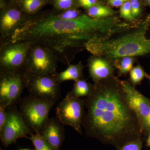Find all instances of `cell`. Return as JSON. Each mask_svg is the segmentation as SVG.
<instances>
[{"label":"cell","mask_w":150,"mask_h":150,"mask_svg":"<svg viewBox=\"0 0 150 150\" xmlns=\"http://www.w3.org/2000/svg\"><path fill=\"white\" fill-rule=\"evenodd\" d=\"M84 100L86 112L82 127L87 137L116 148L142 139L139 119L117 78L95 83L91 93Z\"/></svg>","instance_id":"1"},{"label":"cell","mask_w":150,"mask_h":150,"mask_svg":"<svg viewBox=\"0 0 150 150\" xmlns=\"http://www.w3.org/2000/svg\"><path fill=\"white\" fill-rule=\"evenodd\" d=\"M110 28L107 18H94L81 14L73 20L59 18L55 13L28 16L11 36L4 42H27L50 48L58 61L67 65L71 61L69 52L84 46L92 38L105 35Z\"/></svg>","instance_id":"2"},{"label":"cell","mask_w":150,"mask_h":150,"mask_svg":"<svg viewBox=\"0 0 150 150\" xmlns=\"http://www.w3.org/2000/svg\"><path fill=\"white\" fill-rule=\"evenodd\" d=\"M150 25V15L132 32L112 39L94 36L85 47L94 56L114 61L126 56H143L150 53V39L146 36Z\"/></svg>","instance_id":"3"},{"label":"cell","mask_w":150,"mask_h":150,"mask_svg":"<svg viewBox=\"0 0 150 150\" xmlns=\"http://www.w3.org/2000/svg\"><path fill=\"white\" fill-rule=\"evenodd\" d=\"M56 103L29 95L20 102V113L28 126L35 134H41L48 119L51 108Z\"/></svg>","instance_id":"4"},{"label":"cell","mask_w":150,"mask_h":150,"mask_svg":"<svg viewBox=\"0 0 150 150\" xmlns=\"http://www.w3.org/2000/svg\"><path fill=\"white\" fill-rule=\"evenodd\" d=\"M57 56L52 50L42 45H30L24 68L25 72L32 74H57Z\"/></svg>","instance_id":"5"},{"label":"cell","mask_w":150,"mask_h":150,"mask_svg":"<svg viewBox=\"0 0 150 150\" xmlns=\"http://www.w3.org/2000/svg\"><path fill=\"white\" fill-rule=\"evenodd\" d=\"M25 88L31 96L56 103L60 96L59 81L55 75L32 74L24 72Z\"/></svg>","instance_id":"6"},{"label":"cell","mask_w":150,"mask_h":150,"mask_svg":"<svg viewBox=\"0 0 150 150\" xmlns=\"http://www.w3.org/2000/svg\"><path fill=\"white\" fill-rule=\"evenodd\" d=\"M85 108L84 100L69 92L56 107V118L64 126H71L79 134H83L82 123Z\"/></svg>","instance_id":"7"},{"label":"cell","mask_w":150,"mask_h":150,"mask_svg":"<svg viewBox=\"0 0 150 150\" xmlns=\"http://www.w3.org/2000/svg\"><path fill=\"white\" fill-rule=\"evenodd\" d=\"M30 47L27 42L3 43L0 53L1 72L23 71Z\"/></svg>","instance_id":"8"},{"label":"cell","mask_w":150,"mask_h":150,"mask_svg":"<svg viewBox=\"0 0 150 150\" xmlns=\"http://www.w3.org/2000/svg\"><path fill=\"white\" fill-rule=\"evenodd\" d=\"M25 88L24 71L1 72L0 104L6 108L13 105Z\"/></svg>","instance_id":"9"},{"label":"cell","mask_w":150,"mask_h":150,"mask_svg":"<svg viewBox=\"0 0 150 150\" xmlns=\"http://www.w3.org/2000/svg\"><path fill=\"white\" fill-rule=\"evenodd\" d=\"M8 108L5 123L0 131L1 141L6 147L14 144L19 138H27V135L33 134L16 107L12 105Z\"/></svg>","instance_id":"10"},{"label":"cell","mask_w":150,"mask_h":150,"mask_svg":"<svg viewBox=\"0 0 150 150\" xmlns=\"http://www.w3.org/2000/svg\"><path fill=\"white\" fill-rule=\"evenodd\" d=\"M120 82L127 102L137 114L141 126L143 121L150 114V100L143 96L127 81H120Z\"/></svg>","instance_id":"11"},{"label":"cell","mask_w":150,"mask_h":150,"mask_svg":"<svg viewBox=\"0 0 150 150\" xmlns=\"http://www.w3.org/2000/svg\"><path fill=\"white\" fill-rule=\"evenodd\" d=\"M24 13L16 7L3 9L0 17V33L4 41L9 39L27 18Z\"/></svg>","instance_id":"12"},{"label":"cell","mask_w":150,"mask_h":150,"mask_svg":"<svg viewBox=\"0 0 150 150\" xmlns=\"http://www.w3.org/2000/svg\"><path fill=\"white\" fill-rule=\"evenodd\" d=\"M64 125L57 118L48 119L41 135L54 150H59L65 139Z\"/></svg>","instance_id":"13"},{"label":"cell","mask_w":150,"mask_h":150,"mask_svg":"<svg viewBox=\"0 0 150 150\" xmlns=\"http://www.w3.org/2000/svg\"><path fill=\"white\" fill-rule=\"evenodd\" d=\"M88 67L90 76L94 83L113 76V65L102 57H92L89 59Z\"/></svg>","instance_id":"14"},{"label":"cell","mask_w":150,"mask_h":150,"mask_svg":"<svg viewBox=\"0 0 150 150\" xmlns=\"http://www.w3.org/2000/svg\"><path fill=\"white\" fill-rule=\"evenodd\" d=\"M84 67L81 62L76 65H69V67L64 71L56 75L57 80L61 83L65 81H76L83 79V73Z\"/></svg>","instance_id":"15"},{"label":"cell","mask_w":150,"mask_h":150,"mask_svg":"<svg viewBox=\"0 0 150 150\" xmlns=\"http://www.w3.org/2000/svg\"><path fill=\"white\" fill-rule=\"evenodd\" d=\"M93 88V85L81 79L75 81L72 90L69 92L74 96L77 97H86L91 93Z\"/></svg>","instance_id":"16"},{"label":"cell","mask_w":150,"mask_h":150,"mask_svg":"<svg viewBox=\"0 0 150 150\" xmlns=\"http://www.w3.org/2000/svg\"><path fill=\"white\" fill-rule=\"evenodd\" d=\"M48 1V0H20L19 7L25 14H34Z\"/></svg>","instance_id":"17"},{"label":"cell","mask_w":150,"mask_h":150,"mask_svg":"<svg viewBox=\"0 0 150 150\" xmlns=\"http://www.w3.org/2000/svg\"><path fill=\"white\" fill-rule=\"evenodd\" d=\"M114 11L108 7L96 4L88 9V15L94 18H102L111 17L114 13Z\"/></svg>","instance_id":"18"},{"label":"cell","mask_w":150,"mask_h":150,"mask_svg":"<svg viewBox=\"0 0 150 150\" xmlns=\"http://www.w3.org/2000/svg\"><path fill=\"white\" fill-rule=\"evenodd\" d=\"M134 59L133 57L126 56L114 60V66L119 71L121 75L126 74L133 68Z\"/></svg>","instance_id":"19"},{"label":"cell","mask_w":150,"mask_h":150,"mask_svg":"<svg viewBox=\"0 0 150 150\" xmlns=\"http://www.w3.org/2000/svg\"><path fill=\"white\" fill-rule=\"evenodd\" d=\"M27 139L31 141L35 147V150H54L49 143L46 141L41 134H32Z\"/></svg>","instance_id":"20"},{"label":"cell","mask_w":150,"mask_h":150,"mask_svg":"<svg viewBox=\"0 0 150 150\" xmlns=\"http://www.w3.org/2000/svg\"><path fill=\"white\" fill-rule=\"evenodd\" d=\"M146 74L144 69L140 65L132 68L130 71V79L131 84L134 87L141 83Z\"/></svg>","instance_id":"21"},{"label":"cell","mask_w":150,"mask_h":150,"mask_svg":"<svg viewBox=\"0 0 150 150\" xmlns=\"http://www.w3.org/2000/svg\"><path fill=\"white\" fill-rule=\"evenodd\" d=\"M76 0H53L55 8L60 11H64L73 8Z\"/></svg>","instance_id":"22"},{"label":"cell","mask_w":150,"mask_h":150,"mask_svg":"<svg viewBox=\"0 0 150 150\" xmlns=\"http://www.w3.org/2000/svg\"><path fill=\"white\" fill-rule=\"evenodd\" d=\"M59 18L65 20H73L81 15L79 11L76 8H72L67 10L62 11L59 13H55Z\"/></svg>","instance_id":"23"},{"label":"cell","mask_w":150,"mask_h":150,"mask_svg":"<svg viewBox=\"0 0 150 150\" xmlns=\"http://www.w3.org/2000/svg\"><path fill=\"white\" fill-rule=\"evenodd\" d=\"M142 140L140 139L128 142L116 149V150H142Z\"/></svg>","instance_id":"24"},{"label":"cell","mask_w":150,"mask_h":150,"mask_svg":"<svg viewBox=\"0 0 150 150\" xmlns=\"http://www.w3.org/2000/svg\"><path fill=\"white\" fill-rule=\"evenodd\" d=\"M120 14L123 18L129 21H133L134 19L131 13V4L130 1H127L121 6Z\"/></svg>","instance_id":"25"},{"label":"cell","mask_w":150,"mask_h":150,"mask_svg":"<svg viewBox=\"0 0 150 150\" xmlns=\"http://www.w3.org/2000/svg\"><path fill=\"white\" fill-rule=\"evenodd\" d=\"M131 13L135 19L140 15L141 13V5L139 0H130Z\"/></svg>","instance_id":"26"},{"label":"cell","mask_w":150,"mask_h":150,"mask_svg":"<svg viewBox=\"0 0 150 150\" xmlns=\"http://www.w3.org/2000/svg\"><path fill=\"white\" fill-rule=\"evenodd\" d=\"M7 108L3 105L0 104V131L4 126L7 117Z\"/></svg>","instance_id":"27"},{"label":"cell","mask_w":150,"mask_h":150,"mask_svg":"<svg viewBox=\"0 0 150 150\" xmlns=\"http://www.w3.org/2000/svg\"><path fill=\"white\" fill-rule=\"evenodd\" d=\"M78 6L84 8H89L97 4V0H76Z\"/></svg>","instance_id":"28"},{"label":"cell","mask_w":150,"mask_h":150,"mask_svg":"<svg viewBox=\"0 0 150 150\" xmlns=\"http://www.w3.org/2000/svg\"><path fill=\"white\" fill-rule=\"evenodd\" d=\"M141 129L143 134H146L150 132V114L141 124Z\"/></svg>","instance_id":"29"},{"label":"cell","mask_w":150,"mask_h":150,"mask_svg":"<svg viewBox=\"0 0 150 150\" xmlns=\"http://www.w3.org/2000/svg\"><path fill=\"white\" fill-rule=\"evenodd\" d=\"M129 0H108V4L114 7L121 6L123 4Z\"/></svg>","instance_id":"30"},{"label":"cell","mask_w":150,"mask_h":150,"mask_svg":"<svg viewBox=\"0 0 150 150\" xmlns=\"http://www.w3.org/2000/svg\"><path fill=\"white\" fill-rule=\"evenodd\" d=\"M146 146L150 147V132L149 133V136L146 140Z\"/></svg>","instance_id":"31"},{"label":"cell","mask_w":150,"mask_h":150,"mask_svg":"<svg viewBox=\"0 0 150 150\" xmlns=\"http://www.w3.org/2000/svg\"><path fill=\"white\" fill-rule=\"evenodd\" d=\"M145 1L147 4L150 6V0H145Z\"/></svg>","instance_id":"32"},{"label":"cell","mask_w":150,"mask_h":150,"mask_svg":"<svg viewBox=\"0 0 150 150\" xmlns=\"http://www.w3.org/2000/svg\"><path fill=\"white\" fill-rule=\"evenodd\" d=\"M146 76L148 78V79H149V80L150 81V75H148L147 74H146Z\"/></svg>","instance_id":"33"},{"label":"cell","mask_w":150,"mask_h":150,"mask_svg":"<svg viewBox=\"0 0 150 150\" xmlns=\"http://www.w3.org/2000/svg\"><path fill=\"white\" fill-rule=\"evenodd\" d=\"M19 150H32L29 149H20Z\"/></svg>","instance_id":"34"},{"label":"cell","mask_w":150,"mask_h":150,"mask_svg":"<svg viewBox=\"0 0 150 150\" xmlns=\"http://www.w3.org/2000/svg\"><path fill=\"white\" fill-rule=\"evenodd\" d=\"M10 1L12 2H15L16 1H17V0H10Z\"/></svg>","instance_id":"35"},{"label":"cell","mask_w":150,"mask_h":150,"mask_svg":"<svg viewBox=\"0 0 150 150\" xmlns=\"http://www.w3.org/2000/svg\"><path fill=\"white\" fill-rule=\"evenodd\" d=\"M0 150H2V149H0Z\"/></svg>","instance_id":"36"}]
</instances>
